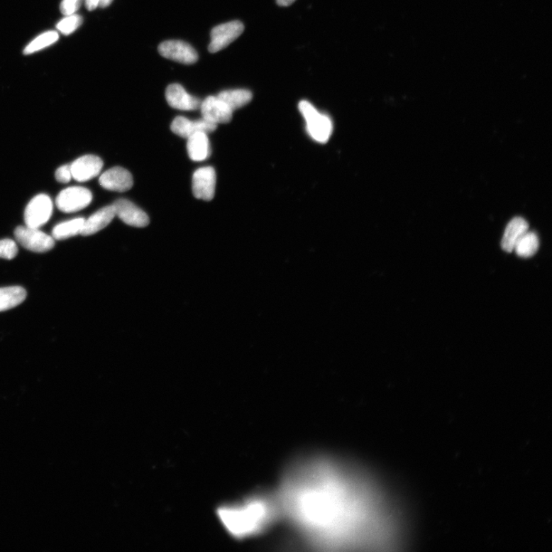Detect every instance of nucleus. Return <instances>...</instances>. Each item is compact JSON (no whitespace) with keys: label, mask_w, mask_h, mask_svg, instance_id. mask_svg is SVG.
<instances>
[{"label":"nucleus","mask_w":552,"mask_h":552,"mask_svg":"<svg viewBox=\"0 0 552 552\" xmlns=\"http://www.w3.org/2000/svg\"><path fill=\"white\" fill-rule=\"evenodd\" d=\"M277 499L281 513L311 545L363 548L385 541V521L373 489L337 463L313 459L293 466Z\"/></svg>","instance_id":"f257e3e1"},{"label":"nucleus","mask_w":552,"mask_h":552,"mask_svg":"<svg viewBox=\"0 0 552 552\" xmlns=\"http://www.w3.org/2000/svg\"><path fill=\"white\" fill-rule=\"evenodd\" d=\"M280 514L278 499L263 496L218 510V517L224 527L238 539L260 534L270 527Z\"/></svg>","instance_id":"f03ea898"},{"label":"nucleus","mask_w":552,"mask_h":552,"mask_svg":"<svg viewBox=\"0 0 552 552\" xmlns=\"http://www.w3.org/2000/svg\"><path fill=\"white\" fill-rule=\"evenodd\" d=\"M299 111L307 123L309 135L319 143L327 142L333 130L331 118L319 112L308 101H302L299 104Z\"/></svg>","instance_id":"7ed1b4c3"},{"label":"nucleus","mask_w":552,"mask_h":552,"mask_svg":"<svg viewBox=\"0 0 552 552\" xmlns=\"http://www.w3.org/2000/svg\"><path fill=\"white\" fill-rule=\"evenodd\" d=\"M14 235L16 241L28 250L34 253H45L54 248V238L38 228L18 226Z\"/></svg>","instance_id":"20e7f679"},{"label":"nucleus","mask_w":552,"mask_h":552,"mask_svg":"<svg viewBox=\"0 0 552 552\" xmlns=\"http://www.w3.org/2000/svg\"><path fill=\"white\" fill-rule=\"evenodd\" d=\"M92 201L89 189L82 187L66 188L57 197L55 204L63 213H74L87 207Z\"/></svg>","instance_id":"39448f33"},{"label":"nucleus","mask_w":552,"mask_h":552,"mask_svg":"<svg viewBox=\"0 0 552 552\" xmlns=\"http://www.w3.org/2000/svg\"><path fill=\"white\" fill-rule=\"evenodd\" d=\"M53 209L51 198L46 194L35 196L25 211V223L28 227L38 228L49 221Z\"/></svg>","instance_id":"423d86ee"},{"label":"nucleus","mask_w":552,"mask_h":552,"mask_svg":"<svg viewBox=\"0 0 552 552\" xmlns=\"http://www.w3.org/2000/svg\"><path fill=\"white\" fill-rule=\"evenodd\" d=\"M244 31V25L241 21H232L214 27L211 31V41L208 49L209 53H216L225 49L239 38Z\"/></svg>","instance_id":"0eeeda50"},{"label":"nucleus","mask_w":552,"mask_h":552,"mask_svg":"<svg viewBox=\"0 0 552 552\" xmlns=\"http://www.w3.org/2000/svg\"><path fill=\"white\" fill-rule=\"evenodd\" d=\"M159 53L165 58L186 65L197 62L198 54L189 44L180 40H168L158 46Z\"/></svg>","instance_id":"6e6552de"},{"label":"nucleus","mask_w":552,"mask_h":552,"mask_svg":"<svg viewBox=\"0 0 552 552\" xmlns=\"http://www.w3.org/2000/svg\"><path fill=\"white\" fill-rule=\"evenodd\" d=\"M216 176L212 167H204L195 171L192 179L193 194L197 199L211 202L215 196Z\"/></svg>","instance_id":"1a4fd4ad"},{"label":"nucleus","mask_w":552,"mask_h":552,"mask_svg":"<svg viewBox=\"0 0 552 552\" xmlns=\"http://www.w3.org/2000/svg\"><path fill=\"white\" fill-rule=\"evenodd\" d=\"M70 167L72 178L79 182H85L100 174L103 161L95 155H85L75 160Z\"/></svg>","instance_id":"9d476101"},{"label":"nucleus","mask_w":552,"mask_h":552,"mask_svg":"<svg viewBox=\"0 0 552 552\" xmlns=\"http://www.w3.org/2000/svg\"><path fill=\"white\" fill-rule=\"evenodd\" d=\"M203 118L216 125L230 123L233 118V111L227 104L217 96H209L201 106Z\"/></svg>","instance_id":"9b49d317"},{"label":"nucleus","mask_w":552,"mask_h":552,"mask_svg":"<svg viewBox=\"0 0 552 552\" xmlns=\"http://www.w3.org/2000/svg\"><path fill=\"white\" fill-rule=\"evenodd\" d=\"M113 206L115 207L116 216L129 226L145 227L150 223L147 214L128 199H118Z\"/></svg>","instance_id":"f8f14e48"},{"label":"nucleus","mask_w":552,"mask_h":552,"mask_svg":"<svg viewBox=\"0 0 552 552\" xmlns=\"http://www.w3.org/2000/svg\"><path fill=\"white\" fill-rule=\"evenodd\" d=\"M101 186L111 192H126L133 187L131 174L125 168L120 167L108 170L99 178Z\"/></svg>","instance_id":"ddd939ff"},{"label":"nucleus","mask_w":552,"mask_h":552,"mask_svg":"<svg viewBox=\"0 0 552 552\" xmlns=\"http://www.w3.org/2000/svg\"><path fill=\"white\" fill-rule=\"evenodd\" d=\"M169 106L182 111H194L201 108L202 101L192 96L179 84H170L166 90Z\"/></svg>","instance_id":"4468645a"},{"label":"nucleus","mask_w":552,"mask_h":552,"mask_svg":"<svg viewBox=\"0 0 552 552\" xmlns=\"http://www.w3.org/2000/svg\"><path fill=\"white\" fill-rule=\"evenodd\" d=\"M217 125L205 119L192 121L185 117H177L171 123V131L175 135L188 138L197 132H204L206 134L216 131Z\"/></svg>","instance_id":"2eb2a0df"},{"label":"nucleus","mask_w":552,"mask_h":552,"mask_svg":"<svg viewBox=\"0 0 552 552\" xmlns=\"http://www.w3.org/2000/svg\"><path fill=\"white\" fill-rule=\"evenodd\" d=\"M116 216V209L113 205L99 209L88 220L84 221L81 235L88 236L101 231L109 226Z\"/></svg>","instance_id":"dca6fc26"},{"label":"nucleus","mask_w":552,"mask_h":552,"mask_svg":"<svg viewBox=\"0 0 552 552\" xmlns=\"http://www.w3.org/2000/svg\"><path fill=\"white\" fill-rule=\"evenodd\" d=\"M529 231V224L521 217H516L509 223L504 233L501 245L503 250L512 253L520 238Z\"/></svg>","instance_id":"f3484780"},{"label":"nucleus","mask_w":552,"mask_h":552,"mask_svg":"<svg viewBox=\"0 0 552 552\" xmlns=\"http://www.w3.org/2000/svg\"><path fill=\"white\" fill-rule=\"evenodd\" d=\"M188 155L194 161H203L211 155V145L207 134L197 132L187 138Z\"/></svg>","instance_id":"a211bd4d"},{"label":"nucleus","mask_w":552,"mask_h":552,"mask_svg":"<svg viewBox=\"0 0 552 552\" xmlns=\"http://www.w3.org/2000/svg\"><path fill=\"white\" fill-rule=\"evenodd\" d=\"M27 296L21 287L0 288V311L13 309L23 303Z\"/></svg>","instance_id":"6ab92c4d"},{"label":"nucleus","mask_w":552,"mask_h":552,"mask_svg":"<svg viewBox=\"0 0 552 552\" xmlns=\"http://www.w3.org/2000/svg\"><path fill=\"white\" fill-rule=\"evenodd\" d=\"M217 97L234 111L249 104L253 99V94L246 89H232L221 92Z\"/></svg>","instance_id":"aec40b11"},{"label":"nucleus","mask_w":552,"mask_h":552,"mask_svg":"<svg viewBox=\"0 0 552 552\" xmlns=\"http://www.w3.org/2000/svg\"><path fill=\"white\" fill-rule=\"evenodd\" d=\"M85 219L76 218L56 225L53 230L54 240L63 241L81 234Z\"/></svg>","instance_id":"412c9836"},{"label":"nucleus","mask_w":552,"mask_h":552,"mask_svg":"<svg viewBox=\"0 0 552 552\" xmlns=\"http://www.w3.org/2000/svg\"><path fill=\"white\" fill-rule=\"evenodd\" d=\"M539 248V240L536 233L526 232L517 242L515 249L517 254L522 258H530Z\"/></svg>","instance_id":"4be33fe9"},{"label":"nucleus","mask_w":552,"mask_h":552,"mask_svg":"<svg viewBox=\"0 0 552 552\" xmlns=\"http://www.w3.org/2000/svg\"><path fill=\"white\" fill-rule=\"evenodd\" d=\"M59 37V34L57 32H46L36 37L33 42L28 44L25 48L24 54L31 55L39 52L58 41Z\"/></svg>","instance_id":"5701e85b"},{"label":"nucleus","mask_w":552,"mask_h":552,"mask_svg":"<svg viewBox=\"0 0 552 552\" xmlns=\"http://www.w3.org/2000/svg\"><path fill=\"white\" fill-rule=\"evenodd\" d=\"M82 21V17L79 15L65 16L63 20L57 24V30L65 35H69L81 26Z\"/></svg>","instance_id":"b1692460"},{"label":"nucleus","mask_w":552,"mask_h":552,"mask_svg":"<svg viewBox=\"0 0 552 552\" xmlns=\"http://www.w3.org/2000/svg\"><path fill=\"white\" fill-rule=\"evenodd\" d=\"M18 254V247L15 241L11 239L0 241V258L11 260Z\"/></svg>","instance_id":"393cba45"},{"label":"nucleus","mask_w":552,"mask_h":552,"mask_svg":"<svg viewBox=\"0 0 552 552\" xmlns=\"http://www.w3.org/2000/svg\"><path fill=\"white\" fill-rule=\"evenodd\" d=\"M82 0H63L61 4V12L65 16L75 14L82 6Z\"/></svg>","instance_id":"a878e982"},{"label":"nucleus","mask_w":552,"mask_h":552,"mask_svg":"<svg viewBox=\"0 0 552 552\" xmlns=\"http://www.w3.org/2000/svg\"><path fill=\"white\" fill-rule=\"evenodd\" d=\"M55 178L60 183L68 184L72 178L70 165H64L57 169Z\"/></svg>","instance_id":"bb28decb"},{"label":"nucleus","mask_w":552,"mask_h":552,"mask_svg":"<svg viewBox=\"0 0 552 552\" xmlns=\"http://www.w3.org/2000/svg\"><path fill=\"white\" fill-rule=\"evenodd\" d=\"M100 0H85V5L89 11H94L98 6H99Z\"/></svg>","instance_id":"cd10ccee"},{"label":"nucleus","mask_w":552,"mask_h":552,"mask_svg":"<svg viewBox=\"0 0 552 552\" xmlns=\"http://www.w3.org/2000/svg\"><path fill=\"white\" fill-rule=\"evenodd\" d=\"M276 2L280 6H289L294 2H296V0H276Z\"/></svg>","instance_id":"c85d7f7f"},{"label":"nucleus","mask_w":552,"mask_h":552,"mask_svg":"<svg viewBox=\"0 0 552 552\" xmlns=\"http://www.w3.org/2000/svg\"><path fill=\"white\" fill-rule=\"evenodd\" d=\"M112 2L113 0H100L99 6L101 8H106L108 7Z\"/></svg>","instance_id":"c756f323"}]
</instances>
